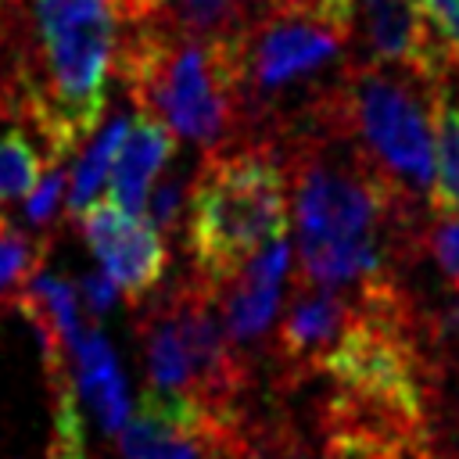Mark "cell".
<instances>
[{"label":"cell","instance_id":"cell-11","mask_svg":"<svg viewBox=\"0 0 459 459\" xmlns=\"http://www.w3.org/2000/svg\"><path fill=\"white\" fill-rule=\"evenodd\" d=\"M355 22H362L369 61L398 65L434 79H448L455 68L434 43L416 0H355Z\"/></svg>","mask_w":459,"mask_h":459},{"label":"cell","instance_id":"cell-10","mask_svg":"<svg viewBox=\"0 0 459 459\" xmlns=\"http://www.w3.org/2000/svg\"><path fill=\"white\" fill-rule=\"evenodd\" d=\"M287 269H290V247L283 237H276L258 255H251L233 276H226L222 283H212L226 337L240 355L255 351L265 341L280 312Z\"/></svg>","mask_w":459,"mask_h":459},{"label":"cell","instance_id":"cell-8","mask_svg":"<svg viewBox=\"0 0 459 459\" xmlns=\"http://www.w3.org/2000/svg\"><path fill=\"white\" fill-rule=\"evenodd\" d=\"M230 416H212L190 398L147 387L133 420L122 423L126 459H208Z\"/></svg>","mask_w":459,"mask_h":459},{"label":"cell","instance_id":"cell-14","mask_svg":"<svg viewBox=\"0 0 459 459\" xmlns=\"http://www.w3.org/2000/svg\"><path fill=\"white\" fill-rule=\"evenodd\" d=\"M72 380H75L79 402L90 405L93 420L108 434L122 430V423L129 420V391L108 337L90 323L72 348Z\"/></svg>","mask_w":459,"mask_h":459},{"label":"cell","instance_id":"cell-13","mask_svg":"<svg viewBox=\"0 0 459 459\" xmlns=\"http://www.w3.org/2000/svg\"><path fill=\"white\" fill-rule=\"evenodd\" d=\"M172 158H176V133L165 122H158L154 115L140 111L136 122L126 129L115 165H111V176H108L111 201L122 204L126 212L140 215L154 176L165 172Z\"/></svg>","mask_w":459,"mask_h":459},{"label":"cell","instance_id":"cell-20","mask_svg":"<svg viewBox=\"0 0 459 459\" xmlns=\"http://www.w3.org/2000/svg\"><path fill=\"white\" fill-rule=\"evenodd\" d=\"M65 194H68V172L61 169V158H47V169L39 176V183L25 194V222L32 233L50 237L65 215Z\"/></svg>","mask_w":459,"mask_h":459},{"label":"cell","instance_id":"cell-2","mask_svg":"<svg viewBox=\"0 0 459 459\" xmlns=\"http://www.w3.org/2000/svg\"><path fill=\"white\" fill-rule=\"evenodd\" d=\"M355 25L287 0H269L233 43L240 136L280 143L333 90Z\"/></svg>","mask_w":459,"mask_h":459},{"label":"cell","instance_id":"cell-17","mask_svg":"<svg viewBox=\"0 0 459 459\" xmlns=\"http://www.w3.org/2000/svg\"><path fill=\"white\" fill-rule=\"evenodd\" d=\"M47 251H50V237L14 226V219L0 212V312L18 308L25 287L43 269Z\"/></svg>","mask_w":459,"mask_h":459},{"label":"cell","instance_id":"cell-24","mask_svg":"<svg viewBox=\"0 0 459 459\" xmlns=\"http://www.w3.org/2000/svg\"><path fill=\"white\" fill-rule=\"evenodd\" d=\"M79 301H82V312H90L93 319H100V316H108L111 308H115V301L122 298L118 294V287L108 280V273H86L82 280H79Z\"/></svg>","mask_w":459,"mask_h":459},{"label":"cell","instance_id":"cell-6","mask_svg":"<svg viewBox=\"0 0 459 459\" xmlns=\"http://www.w3.org/2000/svg\"><path fill=\"white\" fill-rule=\"evenodd\" d=\"M136 337L143 348L147 387L179 394L212 416L244 409L251 387V362L226 337L215 287L201 273L183 276L158 301L136 312Z\"/></svg>","mask_w":459,"mask_h":459},{"label":"cell","instance_id":"cell-7","mask_svg":"<svg viewBox=\"0 0 459 459\" xmlns=\"http://www.w3.org/2000/svg\"><path fill=\"white\" fill-rule=\"evenodd\" d=\"M75 219H79L82 240L97 255L108 280L118 287V294L133 308H140L169 269L165 233H158L147 219H140L136 212H126L115 201H93Z\"/></svg>","mask_w":459,"mask_h":459},{"label":"cell","instance_id":"cell-19","mask_svg":"<svg viewBox=\"0 0 459 459\" xmlns=\"http://www.w3.org/2000/svg\"><path fill=\"white\" fill-rule=\"evenodd\" d=\"M43 169H47L43 151L32 143V136L22 126L0 129V204L25 197L39 183Z\"/></svg>","mask_w":459,"mask_h":459},{"label":"cell","instance_id":"cell-22","mask_svg":"<svg viewBox=\"0 0 459 459\" xmlns=\"http://www.w3.org/2000/svg\"><path fill=\"white\" fill-rule=\"evenodd\" d=\"M420 244L437 262V269L445 273V280L452 283V290H459V212L434 215V226L423 230Z\"/></svg>","mask_w":459,"mask_h":459},{"label":"cell","instance_id":"cell-16","mask_svg":"<svg viewBox=\"0 0 459 459\" xmlns=\"http://www.w3.org/2000/svg\"><path fill=\"white\" fill-rule=\"evenodd\" d=\"M430 212H459V97L445 79L434 97V183H430Z\"/></svg>","mask_w":459,"mask_h":459},{"label":"cell","instance_id":"cell-5","mask_svg":"<svg viewBox=\"0 0 459 459\" xmlns=\"http://www.w3.org/2000/svg\"><path fill=\"white\" fill-rule=\"evenodd\" d=\"M287 230V161L273 140H247L204 154L190 179L186 251L212 283L233 276Z\"/></svg>","mask_w":459,"mask_h":459},{"label":"cell","instance_id":"cell-25","mask_svg":"<svg viewBox=\"0 0 459 459\" xmlns=\"http://www.w3.org/2000/svg\"><path fill=\"white\" fill-rule=\"evenodd\" d=\"M118 22H140V18H154L165 11V0H111Z\"/></svg>","mask_w":459,"mask_h":459},{"label":"cell","instance_id":"cell-23","mask_svg":"<svg viewBox=\"0 0 459 459\" xmlns=\"http://www.w3.org/2000/svg\"><path fill=\"white\" fill-rule=\"evenodd\" d=\"M416 7L441 54L452 65H459V0H416Z\"/></svg>","mask_w":459,"mask_h":459},{"label":"cell","instance_id":"cell-12","mask_svg":"<svg viewBox=\"0 0 459 459\" xmlns=\"http://www.w3.org/2000/svg\"><path fill=\"white\" fill-rule=\"evenodd\" d=\"M208 459H330L319 434L308 437L283 409L233 412Z\"/></svg>","mask_w":459,"mask_h":459},{"label":"cell","instance_id":"cell-1","mask_svg":"<svg viewBox=\"0 0 459 459\" xmlns=\"http://www.w3.org/2000/svg\"><path fill=\"white\" fill-rule=\"evenodd\" d=\"M122 22L111 0H0V118L75 154L108 111Z\"/></svg>","mask_w":459,"mask_h":459},{"label":"cell","instance_id":"cell-15","mask_svg":"<svg viewBox=\"0 0 459 459\" xmlns=\"http://www.w3.org/2000/svg\"><path fill=\"white\" fill-rule=\"evenodd\" d=\"M126 129H129V115L126 111H115L104 126H97L93 140L86 147H79V158H75L72 176H68V194H65V215L68 219H75L86 204L97 201L100 186L111 176V165H115V154L122 147Z\"/></svg>","mask_w":459,"mask_h":459},{"label":"cell","instance_id":"cell-21","mask_svg":"<svg viewBox=\"0 0 459 459\" xmlns=\"http://www.w3.org/2000/svg\"><path fill=\"white\" fill-rule=\"evenodd\" d=\"M186 201H190V183H186V176H183V172H165V176L158 179V186L147 190L143 215H147V222H151L158 233L172 237V233H179V226L186 222Z\"/></svg>","mask_w":459,"mask_h":459},{"label":"cell","instance_id":"cell-3","mask_svg":"<svg viewBox=\"0 0 459 459\" xmlns=\"http://www.w3.org/2000/svg\"><path fill=\"white\" fill-rule=\"evenodd\" d=\"M115 75L136 111L154 115L204 154L244 143L230 36L186 32L165 11L122 22Z\"/></svg>","mask_w":459,"mask_h":459},{"label":"cell","instance_id":"cell-9","mask_svg":"<svg viewBox=\"0 0 459 459\" xmlns=\"http://www.w3.org/2000/svg\"><path fill=\"white\" fill-rule=\"evenodd\" d=\"M351 294L330 290L308 280H294V290L287 298L280 330H276V362L283 373V384H301L305 377L319 373L330 348L341 341L348 319H351Z\"/></svg>","mask_w":459,"mask_h":459},{"label":"cell","instance_id":"cell-18","mask_svg":"<svg viewBox=\"0 0 459 459\" xmlns=\"http://www.w3.org/2000/svg\"><path fill=\"white\" fill-rule=\"evenodd\" d=\"M269 0H165V14L197 36L240 32Z\"/></svg>","mask_w":459,"mask_h":459},{"label":"cell","instance_id":"cell-4","mask_svg":"<svg viewBox=\"0 0 459 459\" xmlns=\"http://www.w3.org/2000/svg\"><path fill=\"white\" fill-rule=\"evenodd\" d=\"M441 82L369 57L348 61L305 122L337 129L398 197L420 208L434 183V97Z\"/></svg>","mask_w":459,"mask_h":459}]
</instances>
